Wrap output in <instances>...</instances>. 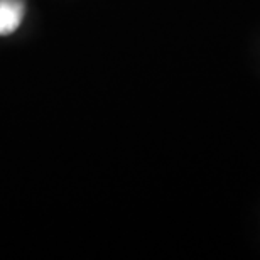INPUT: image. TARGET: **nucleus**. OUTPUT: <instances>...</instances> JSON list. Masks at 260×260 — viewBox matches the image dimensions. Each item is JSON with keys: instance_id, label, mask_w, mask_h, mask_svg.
Here are the masks:
<instances>
[{"instance_id": "obj_1", "label": "nucleus", "mask_w": 260, "mask_h": 260, "mask_svg": "<svg viewBox=\"0 0 260 260\" xmlns=\"http://www.w3.org/2000/svg\"><path fill=\"white\" fill-rule=\"evenodd\" d=\"M24 17L22 0H0V36L17 30Z\"/></svg>"}]
</instances>
